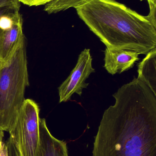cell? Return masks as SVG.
<instances>
[{"label":"cell","instance_id":"5","mask_svg":"<svg viewBox=\"0 0 156 156\" xmlns=\"http://www.w3.org/2000/svg\"><path fill=\"white\" fill-rule=\"evenodd\" d=\"M25 42L19 9L0 16V63L4 64Z\"/></svg>","mask_w":156,"mask_h":156},{"label":"cell","instance_id":"8","mask_svg":"<svg viewBox=\"0 0 156 156\" xmlns=\"http://www.w3.org/2000/svg\"><path fill=\"white\" fill-rule=\"evenodd\" d=\"M39 146L37 156H69L67 143L51 134L44 118L39 119Z\"/></svg>","mask_w":156,"mask_h":156},{"label":"cell","instance_id":"14","mask_svg":"<svg viewBox=\"0 0 156 156\" xmlns=\"http://www.w3.org/2000/svg\"><path fill=\"white\" fill-rule=\"evenodd\" d=\"M0 156H8L7 146L3 141L0 147Z\"/></svg>","mask_w":156,"mask_h":156},{"label":"cell","instance_id":"10","mask_svg":"<svg viewBox=\"0 0 156 156\" xmlns=\"http://www.w3.org/2000/svg\"><path fill=\"white\" fill-rule=\"evenodd\" d=\"M89 0H53L45 5L44 11L48 14L56 13L70 8H77Z\"/></svg>","mask_w":156,"mask_h":156},{"label":"cell","instance_id":"2","mask_svg":"<svg viewBox=\"0 0 156 156\" xmlns=\"http://www.w3.org/2000/svg\"><path fill=\"white\" fill-rule=\"evenodd\" d=\"M79 18L106 46L147 55L156 48V27L114 0H89L76 8Z\"/></svg>","mask_w":156,"mask_h":156},{"label":"cell","instance_id":"6","mask_svg":"<svg viewBox=\"0 0 156 156\" xmlns=\"http://www.w3.org/2000/svg\"><path fill=\"white\" fill-rule=\"evenodd\" d=\"M92 60L89 49L85 48L82 51L75 67L58 88L59 103L70 101L74 93L81 96L82 90L89 85L85 81L95 71L93 68Z\"/></svg>","mask_w":156,"mask_h":156},{"label":"cell","instance_id":"16","mask_svg":"<svg viewBox=\"0 0 156 156\" xmlns=\"http://www.w3.org/2000/svg\"><path fill=\"white\" fill-rule=\"evenodd\" d=\"M1 64L0 63V70H1Z\"/></svg>","mask_w":156,"mask_h":156},{"label":"cell","instance_id":"13","mask_svg":"<svg viewBox=\"0 0 156 156\" xmlns=\"http://www.w3.org/2000/svg\"><path fill=\"white\" fill-rule=\"evenodd\" d=\"M7 146L8 156H18L16 150L10 138L5 142Z\"/></svg>","mask_w":156,"mask_h":156},{"label":"cell","instance_id":"11","mask_svg":"<svg viewBox=\"0 0 156 156\" xmlns=\"http://www.w3.org/2000/svg\"><path fill=\"white\" fill-rule=\"evenodd\" d=\"M20 3L29 6L45 5L53 0H17Z\"/></svg>","mask_w":156,"mask_h":156},{"label":"cell","instance_id":"3","mask_svg":"<svg viewBox=\"0 0 156 156\" xmlns=\"http://www.w3.org/2000/svg\"><path fill=\"white\" fill-rule=\"evenodd\" d=\"M25 42L0 70V130L8 132L29 86Z\"/></svg>","mask_w":156,"mask_h":156},{"label":"cell","instance_id":"1","mask_svg":"<svg viewBox=\"0 0 156 156\" xmlns=\"http://www.w3.org/2000/svg\"><path fill=\"white\" fill-rule=\"evenodd\" d=\"M94 137L92 156H156V96L134 77L113 95Z\"/></svg>","mask_w":156,"mask_h":156},{"label":"cell","instance_id":"9","mask_svg":"<svg viewBox=\"0 0 156 156\" xmlns=\"http://www.w3.org/2000/svg\"><path fill=\"white\" fill-rule=\"evenodd\" d=\"M137 66V79L146 84L156 96V48L146 55Z\"/></svg>","mask_w":156,"mask_h":156},{"label":"cell","instance_id":"15","mask_svg":"<svg viewBox=\"0 0 156 156\" xmlns=\"http://www.w3.org/2000/svg\"><path fill=\"white\" fill-rule=\"evenodd\" d=\"M148 2L149 6L156 5V0H147Z\"/></svg>","mask_w":156,"mask_h":156},{"label":"cell","instance_id":"7","mask_svg":"<svg viewBox=\"0 0 156 156\" xmlns=\"http://www.w3.org/2000/svg\"><path fill=\"white\" fill-rule=\"evenodd\" d=\"M140 54L129 49L106 48L104 51V67L109 74L114 76L132 68L140 59Z\"/></svg>","mask_w":156,"mask_h":156},{"label":"cell","instance_id":"4","mask_svg":"<svg viewBox=\"0 0 156 156\" xmlns=\"http://www.w3.org/2000/svg\"><path fill=\"white\" fill-rule=\"evenodd\" d=\"M40 108L32 99H25L8 133L18 156H37L39 142Z\"/></svg>","mask_w":156,"mask_h":156},{"label":"cell","instance_id":"12","mask_svg":"<svg viewBox=\"0 0 156 156\" xmlns=\"http://www.w3.org/2000/svg\"><path fill=\"white\" fill-rule=\"evenodd\" d=\"M20 2L17 0H0V8L10 7L20 8Z\"/></svg>","mask_w":156,"mask_h":156}]
</instances>
